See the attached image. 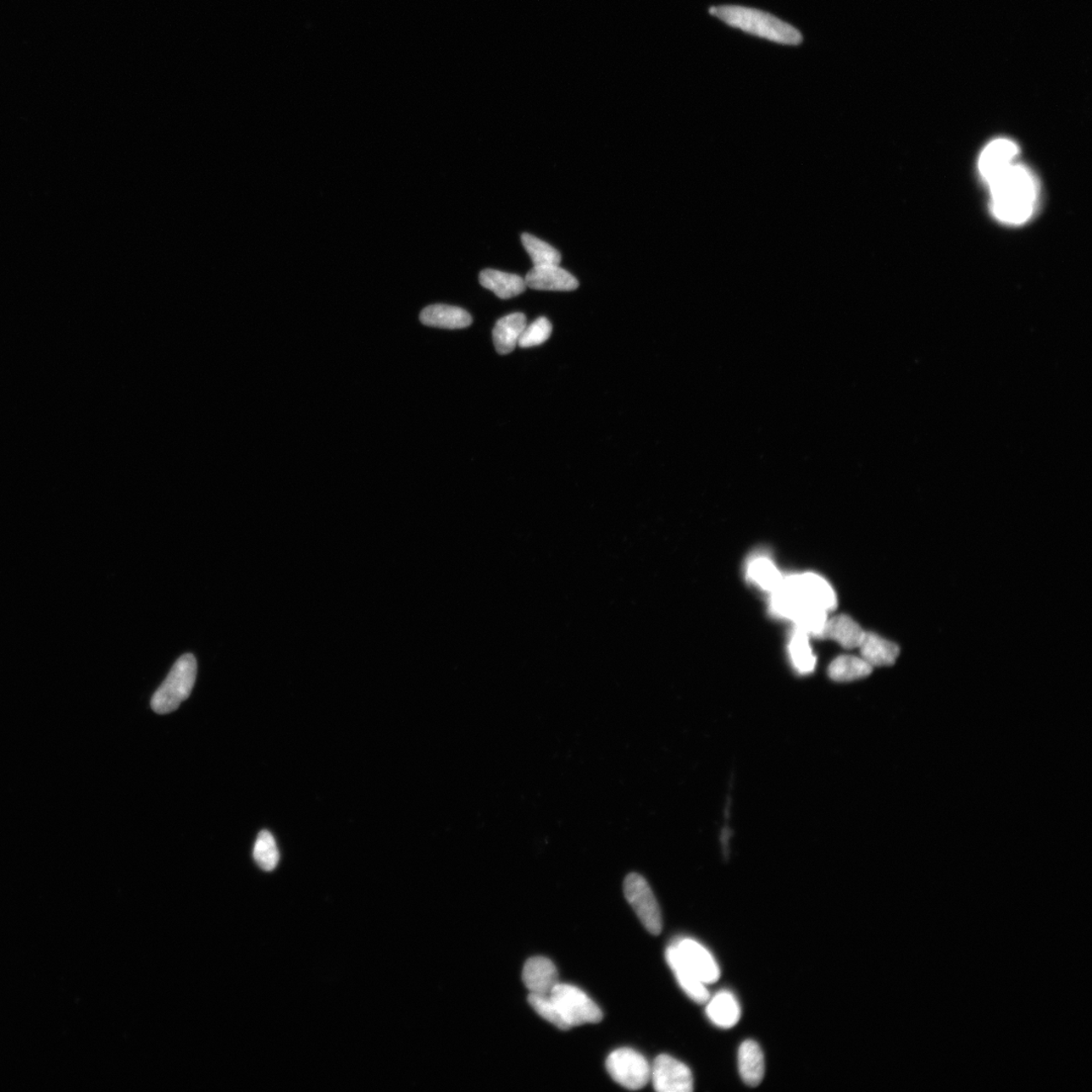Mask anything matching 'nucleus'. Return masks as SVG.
<instances>
[{"mask_svg": "<svg viewBox=\"0 0 1092 1092\" xmlns=\"http://www.w3.org/2000/svg\"><path fill=\"white\" fill-rule=\"evenodd\" d=\"M991 210L1007 225H1023L1033 217L1039 198V184L1025 166L1014 163L988 185Z\"/></svg>", "mask_w": 1092, "mask_h": 1092, "instance_id": "f257e3e1", "label": "nucleus"}, {"mask_svg": "<svg viewBox=\"0 0 1092 1092\" xmlns=\"http://www.w3.org/2000/svg\"><path fill=\"white\" fill-rule=\"evenodd\" d=\"M711 14L730 27L769 41L792 46L802 43L801 32L794 27L762 10L725 5L712 8Z\"/></svg>", "mask_w": 1092, "mask_h": 1092, "instance_id": "f03ea898", "label": "nucleus"}, {"mask_svg": "<svg viewBox=\"0 0 1092 1092\" xmlns=\"http://www.w3.org/2000/svg\"><path fill=\"white\" fill-rule=\"evenodd\" d=\"M197 672V659L192 653H186L177 659L162 685L154 693L151 699L154 712L168 714L175 711L190 697Z\"/></svg>", "mask_w": 1092, "mask_h": 1092, "instance_id": "7ed1b4c3", "label": "nucleus"}, {"mask_svg": "<svg viewBox=\"0 0 1092 1092\" xmlns=\"http://www.w3.org/2000/svg\"><path fill=\"white\" fill-rule=\"evenodd\" d=\"M550 996L570 1029L602 1021L600 1007L584 991L574 985L558 983Z\"/></svg>", "mask_w": 1092, "mask_h": 1092, "instance_id": "20e7f679", "label": "nucleus"}, {"mask_svg": "<svg viewBox=\"0 0 1092 1092\" xmlns=\"http://www.w3.org/2000/svg\"><path fill=\"white\" fill-rule=\"evenodd\" d=\"M610 1077L630 1090H639L651 1080L652 1067L646 1059L630 1048H621L610 1054L606 1061Z\"/></svg>", "mask_w": 1092, "mask_h": 1092, "instance_id": "39448f33", "label": "nucleus"}, {"mask_svg": "<svg viewBox=\"0 0 1092 1092\" xmlns=\"http://www.w3.org/2000/svg\"><path fill=\"white\" fill-rule=\"evenodd\" d=\"M624 894L644 927L652 935L661 934V909L646 880L640 874H629L624 881Z\"/></svg>", "mask_w": 1092, "mask_h": 1092, "instance_id": "423d86ee", "label": "nucleus"}, {"mask_svg": "<svg viewBox=\"0 0 1092 1092\" xmlns=\"http://www.w3.org/2000/svg\"><path fill=\"white\" fill-rule=\"evenodd\" d=\"M653 1089L658 1092H691L694 1080L688 1066L672 1056L659 1055L651 1071Z\"/></svg>", "mask_w": 1092, "mask_h": 1092, "instance_id": "0eeeda50", "label": "nucleus"}, {"mask_svg": "<svg viewBox=\"0 0 1092 1092\" xmlns=\"http://www.w3.org/2000/svg\"><path fill=\"white\" fill-rule=\"evenodd\" d=\"M1018 155L1017 144L1010 139L1001 138L990 142L980 154L978 168L981 177L989 185L1003 171L1017 163Z\"/></svg>", "mask_w": 1092, "mask_h": 1092, "instance_id": "6e6552de", "label": "nucleus"}, {"mask_svg": "<svg viewBox=\"0 0 1092 1092\" xmlns=\"http://www.w3.org/2000/svg\"><path fill=\"white\" fill-rule=\"evenodd\" d=\"M673 945L676 950L678 951L685 965L703 983L711 984L717 983L720 977V969L717 960L705 947L689 938L676 941Z\"/></svg>", "mask_w": 1092, "mask_h": 1092, "instance_id": "1a4fd4ad", "label": "nucleus"}, {"mask_svg": "<svg viewBox=\"0 0 1092 1092\" xmlns=\"http://www.w3.org/2000/svg\"><path fill=\"white\" fill-rule=\"evenodd\" d=\"M802 601L833 611L836 607V596L833 587L822 576L807 573L788 576Z\"/></svg>", "mask_w": 1092, "mask_h": 1092, "instance_id": "9d476101", "label": "nucleus"}, {"mask_svg": "<svg viewBox=\"0 0 1092 1092\" xmlns=\"http://www.w3.org/2000/svg\"><path fill=\"white\" fill-rule=\"evenodd\" d=\"M522 979L530 994L536 995H550L559 983L557 967L546 957L530 958L525 963Z\"/></svg>", "mask_w": 1092, "mask_h": 1092, "instance_id": "9b49d317", "label": "nucleus"}, {"mask_svg": "<svg viewBox=\"0 0 1092 1092\" xmlns=\"http://www.w3.org/2000/svg\"><path fill=\"white\" fill-rule=\"evenodd\" d=\"M526 286L537 291H575L579 281L559 265L532 269L525 277Z\"/></svg>", "mask_w": 1092, "mask_h": 1092, "instance_id": "f8f14e48", "label": "nucleus"}, {"mask_svg": "<svg viewBox=\"0 0 1092 1092\" xmlns=\"http://www.w3.org/2000/svg\"><path fill=\"white\" fill-rule=\"evenodd\" d=\"M666 960L670 969L677 979L680 988L683 989L685 994L690 997L693 1001L697 1003H706L711 997L706 984L696 977L691 970L685 965L682 960L679 953L676 950L672 944L668 947L666 951Z\"/></svg>", "mask_w": 1092, "mask_h": 1092, "instance_id": "ddd939ff", "label": "nucleus"}, {"mask_svg": "<svg viewBox=\"0 0 1092 1092\" xmlns=\"http://www.w3.org/2000/svg\"><path fill=\"white\" fill-rule=\"evenodd\" d=\"M420 321L425 326L442 329H463L473 323L467 310L440 304L426 307L420 314Z\"/></svg>", "mask_w": 1092, "mask_h": 1092, "instance_id": "4468645a", "label": "nucleus"}, {"mask_svg": "<svg viewBox=\"0 0 1092 1092\" xmlns=\"http://www.w3.org/2000/svg\"><path fill=\"white\" fill-rule=\"evenodd\" d=\"M861 657L872 668L890 667L900 657V648L894 642L872 633H866L859 646Z\"/></svg>", "mask_w": 1092, "mask_h": 1092, "instance_id": "2eb2a0df", "label": "nucleus"}, {"mask_svg": "<svg viewBox=\"0 0 1092 1092\" xmlns=\"http://www.w3.org/2000/svg\"><path fill=\"white\" fill-rule=\"evenodd\" d=\"M526 326L528 321L522 313L510 314L499 320L493 330L497 352L501 356L511 353L517 347Z\"/></svg>", "mask_w": 1092, "mask_h": 1092, "instance_id": "dca6fc26", "label": "nucleus"}, {"mask_svg": "<svg viewBox=\"0 0 1092 1092\" xmlns=\"http://www.w3.org/2000/svg\"><path fill=\"white\" fill-rule=\"evenodd\" d=\"M707 1003V1017L717 1027L730 1029L739 1023L741 1006L730 991L717 992L711 999L709 997Z\"/></svg>", "mask_w": 1092, "mask_h": 1092, "instance_id": "f3484780", "label": "nucleus"}, {"mask_svg": "<svg viewBox=\"0 0 1092 1092\" xmlns=\"http://www.w3.org/2000/svg\"><path fill=\"white\" fill-rule=\"evenodd\" d=\"M866 631L847 615H839L825 623L822 639L833 640L845 648L860 646Z\"/></svg>", "mask_w": 1092, "mask_h": 1092, "instance_id": "a211bd4d", "label": "nucleus"}, {"mask_svg": "<svg viewBox=\"0 0 1092 1092\" xmlns=\"http://www.w3.org/2000/svg\"><path fill=\"white\" fill-rule=\"evenodd\" d=\"M480 284L502 299L517 297L528 287L523 277L495 269L481 271Z\"/></svg>", "mask_w": 1092, "mask_h": 1092, "instance_id": "6ab92c4d", "label": "nucleus"}, {"mask_svg": "<svg viewBox=\"0 0 1092 1092\" xmlns=\"http://www.w3.org/2000/svg\"><path fill=\"white\" fill-rule=\"evenodd\" d=\"M740 1074L747 1085L755 1088L762 1083L764 1075V1058L761 1047L755 1041H745L739 1050Z\"/></svg>", "mask_w": 1092, "mask_h": 1092, "instance_id": "aec40b11", "label": "nucleus"}, {"mask_svg": "<svg viewBox=\"0 0 1092 1092\" xmlns=\"http://www.w3.org/2000/svg\"><path fill=\"white\" fill-rule=\"evenodd\" d=\"M873 668L862 657L841 656L829 664V676L836 682H852L872 674Z\"/></svg>", "mask_w": 1092, "mask_h": 1092, "instance_id": "412c9836", "label": "nucleus"}, {"mask_svg": "<svg viewBox=\"0 0 1092 1092\" xmlns=\"http://www.w3.org/2000/svg\"><path fill=\"white\" fill-rule=\"evenodd\" d=\"M747 578L763 590L770 593L777 590L784 579L774 564L766 558L753 559L747 568Z\"/></svg>", "mask_w": 1092, "mask_h": 1092, "instance_id": "4be33fe9", "label": "nucleus"}, {"mask_svg": "<svg viewBox=\"0 0 1092 1092\" xmlns=\"http://www.w3.org/2000/svg\"><path fill=\"white\" fill-rule=\"evenodd\" d=\"M808 637L801 630L796 629L789 645L792 664L801 675L812 673L816 669L817 658L813 655Z\"/></svg>", "mask_w": 1092, "mask_h": 1092, "instance_id": "5701e85b", "label": "nucleus"}, {"mask_svg": "<svg viewBox=\"0 0 1092 1092\" xmlns=\"http://www.w3.org/2000/svg\"><path fill=\"white\" fill-rule=\"evenodd\" d=\"M526 252L528 253L534 268H542V266L559 265L562 262V255L556 248H553L545 241L539 239L534 235L524 233L521 236Z\"/></svg>", "mask_w": 1092, "mask_h": 1092, "instance_id": "b1692460", "label": "nucleus"}, {"mask_svg": "<svg viewBox=\"0 0 1092 1092\" xmlns=\"http://www.w3.org/2000/svg\"><path fill=\"white\" fill-rule=\"evenodd\" d=\"M828 620V611L823 608L805 604L794 618L797 629L808 636L820 637Z\"/></svg>", "mask_w": 1092, "mask_h": 1092, "instance_id": "393cba45", "label": "nucleus"}, {"mask_svg": "<svg viewBox=\"0 0 1092 1092\" xmlns=\"http://www.w3.org/2000/svg\"><path fill=\"white\" fill-rule=\"evenodd\" d=\"M253 857L257 866L263 871H273L280 862V852L277 849L274 835L269 830L260 831L255 841Z\"/></svg>", "mask_w": 1092, "mask_h": 1092, "instance_id": "a878e982", "label": "nucleus"}, {"mask_svg": "<svg viewBox=\"0 0 1092 1092\" xmlns=\"http://www.w3.org/2000/svg\"><path fill=\"white\" fill-rule=\"evenodd\" d=\"M529 1005L540 1016L550 1022L559 1030H567L570 1027L565 1023L561 1012H559L556 1003L552 1000L550 995H536L530 994L528 996Z\"/></svg>", "mask_w": 1092, "mask_h": 1092, "instance_id": "bb28decb", "label": "nucleus"}, {"mask_svg": "<svg viewBox=\"0 0 1092 1092\" xmlns=\"http://www.w3.org/2000/svg\"><path fill=\"white\" fill-rule=\"evenodd\" d=\"M552 325L546 317H540L534 321L529 326H526L522 335H521L518 346L521 348H529L541 345L552 335Z\"/></svg>", "mask_w": 1092, "mask_h": 1092, "instance_id": "cd10ccee", "label": "nucleus"}]
</instances>
